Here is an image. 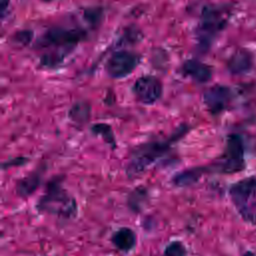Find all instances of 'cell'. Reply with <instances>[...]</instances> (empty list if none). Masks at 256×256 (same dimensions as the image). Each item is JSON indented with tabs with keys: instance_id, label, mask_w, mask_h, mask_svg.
Listing matches in <instances>:
<instances>
[{
	"instance_id": "6da1fadb",
	"label": "cell",
	"mask_w": 256,
	"mask_h": 256,
	"mask_svg": "<svg viewBox=\"0 0 256 256\" xmlns=\"http://www.w3.org/2000/svg\"><path fill=\"white\" fill-rule=\"evenodd\" d=\"M189 131L187 125H180L167 139L151 140L145 142L131 152L126 173L129 178H134L143 173L150 165L166 155L172 145L179 141Z\"/></svg>"
},
{
	"instance_id": "e0dca14e",
	"label": "cell",
	"mask_w": 256,
	"mask_h": 256,
	"mask_svg": "<svg viewBox=\"0 0 256 256\" xmlns=\"http://www.w3.org/2000/svg\"><path fill=\"white\" fill-rule=\"evenodd\" d=\"M91 132H92V134H94L96 136L102 137L103 140L108 145H110L113 149L116 148L115 135H114V132H113V130H112V128L109 124H106V123L94 124L91 127Z\"/></svg>"
},
{
	"instance_id": "d4e9b609",
	"label": "cell",
	"mask_w": 256,
	"mask_h": 256,
	"mask_svg": "<svg viewBox=\"0 0 256 256\" xmlns=\"http://www.w3.org/2000/svg\"><path fill=\"white\" fill-rule=\"evenodd\" d=\"M42 2H45V3H50V2H52V1H54V0H41Z\"/></svg>"
},
{
	"instance_id": "7402d4cb",
	"label": "cell",
	"mask_w": 256,
	"mask_h": 256,
	"mask_svg": "<svg viewBox=\"0 0 256 256\" xmlns=\"http://www.w3.org/2000/svg\"><path fill=\"white\" fill-rule=\"evenodd\" d=\"M28 162V158L26 157H16V158H12L10 160H7L5 162H3L2 164V169L5 170L7 168L10 167H15V166H22L25 163Z\"/></svg>"
},
{
	"instance_id": "277c9868",
	"label": "cell",
	"mask_w": 256,
	"mask_h": 256,
	"mask_svg": "<svg viewBox=\"0 0 256 256\" xmlns=\"http://www.w3.org/2000/svg\"><path fill=\"white\" fill-rule=\"evenodd\" d=\"M87 32L80 28H63L54 27L48 29L37 41L39 48L57 47L70 51L81 41L85 40Z\"/></svg>"
},
{
	"instance_id": "30bf717a",
	"label": "cell",
	"mask_w": 256,
	"mask_h": 256,
	"mask_svg": "<svg viewBox=\"0 0 256 256\" xmlns=\"http://www.w3.org/2000/svg\"><path fill=\"white\" fill-rule=\"evenodd\" d=\"M181 70L185 76H189L199 83L208 82L212 77L211 67L196 59L186 60L182 64Z\"/></svg>"
},
{
	"instance_id": "603a6c76",
	"label": "cell",
	"mask_w": 256,
	"mask_h": 256,
	"mask_svg": "<svg viewBox=\"0 0 256 256\" xmlns=\"http://www.w3.org/2000/svg\"><path fill=\"white\" fill-rule=\"evenodd\" d=\"M10 4V0H0V12H1V17L3 18L5 13L8 10Z\"/></svg>"
},
{
	"instance_id": "d6986e66",
	"label": "cell",
	"mask_w": 256,
	"mask_h": 256,
	"mask_svg": "<svg viewBox=\"0 0 256 256\" xmlns=\"http://www.w3.org/2000/svg\"><path fill=\"white\" fill-rule=\"evenodd\" d=\"M103 11L101 8L95 7V8H88L84 11V18L89 23L96 25L98 22L101 21Z\"/></svg>"
},
{
	"instance_id": "8fae6325",
	"label": "cell",
	"mask_w": 256,
	"mask_h": 256,
	"mask_svg": "<svg viewBox=\"0 0 256 256\" xmlns=\"http://www.w3.org/2000/svg\"><path fill=\"white\" fill-rule=\"evenodd\" d=\"M43 175V168H38L28 175L21 178L15 187L16 194L21 198H27L32 195L39 187Z\"/></svg>"
},
{
	"instance_id": "52a82bcc",
	"label": "cell",
	"mask_w": 256,
	"mask_h": 256,
	"mask_svg": "<svg viewBox=\"0 0 256 256\" xmlns=\"http://www.w3.org/2000/svg\"><path fill=\"white\" fill-rule=\"evenodd\" d=\"M229 196L238 213H243L256 203V176H249L232 184Z\"/></svg>"
},
{
	"instance_id": "4fadbf2b",
	"label": "cell",
	"mask_w": 256,
	"mask_h": 256,
	"mask_svg": "<svg viewBox=\"0 0 256 256\" xmlns=\"http://www.w3.org/2000/svg\"><path fill=\"white\" fill-rule=\"evenodd\" d=\"M228 70L233 75H242L250 71L252 67V56L249 52L239 50L228 60Z\"/></svg>"
},
{
	"instance_id": "9a60e30c",
	"label": "cell",
	"mask_w": 256,
	"mask_h": 256,
	"mask_svg": "<svg viewBox=\"0 0 256 256\" xmlns=\"http://www.w3.org/2000/svg\"><path fill=\"white\" fill-rule=\"evenodd\" d=\"M91 115V106L85 101H79L75 103L69 110L68 117L69 119L78 125L86 124Z\"/></svg>"
},
{
	"instance_id": "7a4b0ae2",
	"label": "cell",
	"mask_w": 256,
	"mask_h": 256,
	"mask_svg": "<svg viewBox=\"0 0 256 256\" xmlns=\"http://www.w3.org/2000/svg\"><path fill=\"white\" fill-rule=\"evenodd\" d=\"M62 182L63 176L60 175L50 179L44 194L37 203V209L63 219H71L77 214V204L75 199L63 188Z\"/></svg>"
},
{
	"instance_id": "44dd1931",
	"label": "cell",
	"mask_w": 256,
	"mask_h": 256,
	"mask_svg": "<svg viewBox=\"0 0 256 256\" xmlns=\"http://www.w3.org/2000/svg\"><path fill=\"white\" fill-rule=\"evenodd\" d=\"M33 37V32L30 30H21L14 35V40L21 45H27L31 42Z\"/></svg>"
},
{
	"instance_id": "7c38bea8",
	"label": "cell",
	"mask_w": 256,
	"mask_h": 256,
	"mask_svg": "<svg viewBox=\"0 0 256 256\" xmlns=\"http://www.w3.org/2000/svg\"><path fill=\"white\" fill-rule=\"evenodd\" d=\"M137 236L129 227L118 228L111 236L112 244L122 252L131 251L136 245Z\"/></svg>"
},
{
	"instance_id": "cb8c5ba5",
	"label": "cell",
	"mask_w": 256,
	"mask_h": 256,
	"mask_svg": "<svg viewBox=\"0 0 256 256\" xmlns=\"http://www.w3.org/2000/svg\"><path fill=\"white\" fill-rule=\"evenodd\" d=\"M243 256H256V254H254V253L251 252V251H247V252H245V253L243 254Z\"/></svg>"
},
{
	"instance_id": "ba28073f",
	"label": "cell",
	"mask_w": 256,
	"mask_h": 256,
	"mask_svg": "<svg viewBox=\"0 0 256 256\" xmlns=\"http://www.w3.org/2000/svg\"><path fill=\"white\" fill-rule=\"evenodd\" d=\"M133 93L136 99L142 104L152 105L161 98L163 85L153 75H142L134 82Z\"/></svg>"
},
{
	"instance_id": "9c48e42d",
	"label": "cell",
	"mask_w": 256,
	"mask_h": 256,
	"mask_svg": "<svg viewBox=\"0 0 256 256\" xmlns=\"http://www.w3.org/2000/svg\"><path fill=\"white\" fill-rule=\"evenodd\" d=\"M231 101V91L223 85H214L203 94V102L212 114L224 111Z\"/></svg>"
},
{
	"instance_id": "ffe728a7",
	"label": "cell",
	"mask_w": 256,
	"mask_h": 256,
	"mask_svg": "<svg viewBox=\"0 0 256 256\" xmlns=\"http://www.w3.org/2000/svg\"><path fill=\"white\" fill-rule=\"evenodd\" d=\"M142 34L141 32L136 29V28H129L125 31V33L123 34L121 41L125 42V43H135V42H139L142 39Z\"/></svg>"
},
{
	"instance_id": "5bb4252c",
	"label": "cell",
	"mask_w": 256,
	"mask_h": 256,
	"mask_svg": "<svg viewBox=\"0 0 256 256\" xmlns=\"http://www.w3.org/2000/svg\"><path fill=\"white\" fill-rule=\"evenodd\" d=\"M208 171H209V167H205V166L189 168L174 175L172 182L175 186H178V187L189 186L196 183L202 177V175L207 173Z\"/></svg>"
},
{
	"instance_id": "8992f818",
	"label": "cell",
	"mask_w": 256,
	"mask_h": 256,
	"mask_svg": "<svg viewBox=\"0 0 256 256\" xmlns=\"http://www.w3.org/2000/svg\"><path fill=\"white\" fill-rule=\"evenodd\" d=\"M140 61L141 56L139 54L132 51L119 50L108 58L105 63V70L111 78H124L135 70Z\"/></svg>"
},
{
	"instance_id": "2e32d148",
	"label": "cell",
	"mask_w": 256,
	"mask_h": 256,
	"mask_svg": "<svg viewBox=\"0 0 256 256\" xmlns=\"http://www.w3.org/2000/svg\"><path fill=\"white\" fill-rule=\"evenodd\" d=\"M148 199V191L146 188L140 186L133 189L127 198V204L130 210L134 213H138L143 208V205Z\"/></svg>"
},
{
	"instance_id": "5b68a950",
	"label": "cell",
	"mask_w": 256,
	"mask_h": 256,
	"mask_svg": "<svg viewBox=\"0 0 256 256\" xmlns=\"http://www.w3.org/2000/svg\"><path fill=\"white\" fill-rule=\"evenodd\" d=\"M244 144L237 134L229 135L220 162L215 166L222 173H236L244 169Z\"/></svg>"
},
{
	"instance_id": "3957f363",
	"label": "cell",
	"mask_w": 256,
	"mask_h": 256,
	"mask_svg": "<svg viewBox=\"0 0 256 256\" xmlns=\"http://www.w3.org/2000/svg\"><path fill=\"white\" fill-rule=\"evenodd\" d=\"M226 23L227 18L222 10L210 6L204 7L196 29V38L200 48L207 50L215 36L224 29Z\"/></svg>"
},
{
	"instance_id": "ac0fdd59",
	"label": "cell",
	"mask_w": 256,
	"mask_h": 256,
	"mask_svg": "<svg viewBox=\"0 0 256 256\" xmlns=\"http://www.w3.org/2000/svg\"><path fill=\"white\" fill-rule=\"evenodd\" d=\"M163 256H187V249L181 241L173 240L166 245Z\"/></svg>"
}]
</instances>
